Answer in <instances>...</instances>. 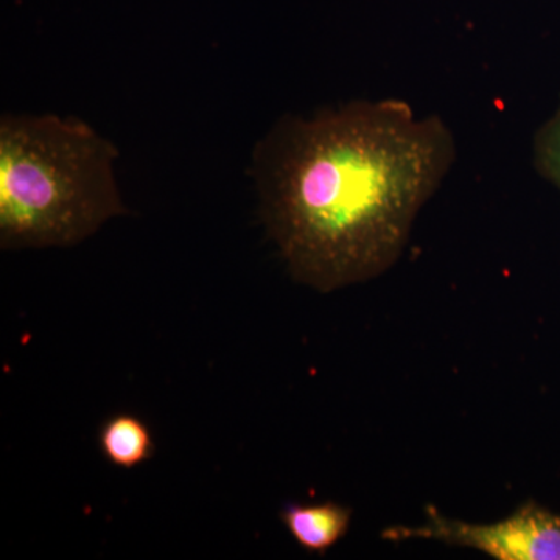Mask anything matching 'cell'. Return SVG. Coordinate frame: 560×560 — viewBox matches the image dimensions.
Masks as SVG:
<instances>
[{
    "label": "cell",
    "mask_w": 560,
    "mask_h": 560,
    "mask_svg": "<svg viewBox=\"0 0 560 560\" xmlns=\"http://www.w3.org/2000/svg\"><path fill=\"white\" fill-rule=\"evenodd\" d=\"M388 541L431 540L471 548L499 560H560V514L528 501L493 523H467L427 508L418 526H390Z\"/></svg>",
    "instance_id": "obj_3"
},
{
    "label": "cell",
    "mask_w": 560,
    "mask_h": 560,
    "mask_svg": "<svg viewBox=\"0 0 560 560\" xmlns=\"http://www.w3.org/2000/svg\"><path fill=\"white\" fill-rule=\"evenodd\" d=\"M98 447L113 466L135 469L153 458L154 438L138 416L119 412L106 419L98 431Z\"/></svg>",
    "instance_id": "obj_5"
},
{
    "label": "cell",
    "mask_w": 560,
    "mask_h": 560,
    "mask_svg": "<svg viewBox=\"0 0 560 560\" xmlns=\"http://www.w3.org/2000/svg\"><path fill=\"white\" fill-rule=\"evenodd\" d=\"M455 160L441 117L394 98L353 101L280 117L254 149L250 175L291 278L330 293L399 260Z\"/></svg>",
    "instance_id": "obj_1"
},
{
    "label": "cell",
    "mask_w": 560,
    "mask_h": 560,
    "mask_svg": "<svg viewBox=\"0 0 560 560\" xmlns=\"http://www.w3.org/2000/svg\"><path fill=\"white\" fill-rule=\"evenodd\" d=\"M533 164L541 179L560 191V97L550 119L534 135Z\"/></svg>",
    "instance_id": "obj_6"
},
{
    "label": "cell",
    "mask_w": 560,
    "mask_h": 560,
    "mask_svg": "<svg viewBox=\"0 0 560 560\" xmlns=\"http://www.w3.org/2000/svg\"><path fill=\"white\" fill-rule=\"evenodd\" d=\"M293 540L313 555H326L348 534L352 511L335 501L293 503L280 514Z\"/></svg>",
    "instance_id": "obj_4"
},
{
    "label": "cell",
    "mask_w": 560,
    "mask_h": 560,
    "mask_svg": "<svg viewBox=\"0 0 560 560\" xmlns=\"http://www.w3.org/2000/svg\"><path fill=\"white\" fill-rule=\"evenodd\" d=\"M119 151L86 121L57 114L0 117V248H69L125 215Z\"/></svg>",
    "instance_id": "obj_2"
}]
</instances>
